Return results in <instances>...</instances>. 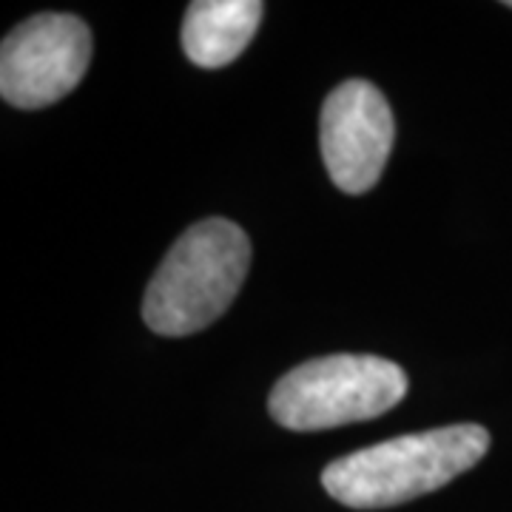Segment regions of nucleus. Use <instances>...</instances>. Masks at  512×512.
<instances>
[{
  "label": "nucleus",
  "mask_w": 512,
  "mask_h": 512,
  "mask_svg": "<svg viewBox=\"0 0 512 512\" xmlns=\"http://www.w3.org/2000/svg\"><path fill=\"white\" fill-rule=\"evenodd\" d=\"M487 450L490 433L478 424L436 427L336 458L325 467L322 484L345 507L384 510L450 484Z\"/></svg>",
  "instance_id": "1"
},
{
  "label": "nucleus",
  "mask_w": 512,
  "mask_h": 512,
  "mask_svg": "<svg viewBox=\"0 0 512 512\" xmlns=\"http://www.w3.org/2000/svg\"><path fill=\"white\" fill-rule=\"evenodd\" d=\"M251 265V242L234 222L188 228L151 276L143 319L160 336L200 333L231 308Z\"/></svg>",
  "instance_id": "2"
},
{
  "label": "nucleus",
  "mask_w": 512,
  "mask_h": 512,
  "mask_svg": "<svg viewBox=\"0 0 512 512\" xmlns=\"http://www.w3.org/2000/svg\"><path fill=\"white\" fill-rule=\"evenodd\" d=\"M407 376L382 356L336 353L293 367L271 390L268 410L276 424L313 433L382 416L402 402Z\"/></svg>",
  "instance_id": "3"
},
{
  "label": "nucleus",
  "mask_w": 512,
  "mask_h": 512,
  "mask_svg": "<svg viewBox=\"0 0 512 512\" xmlns=\"http://www.w3.org/2000/svg\"><path fill=\"white\" fill-rule=\"evenodd\" d=\"M92 60V32L74 15L46 12L23 20L0 46V94L18 109H43L83 80Z\"/></svg>",
  "instance_id": "4"
},
{
  "label": "nucleus",
  "mask_w": 512,
  "mask_h": 512,
  "mask_svg": "<svg viewBox=\"0 0 512 512\" xmlns=\"http://www.w3.org/2000/svg\"><path fill=\"white\" fill-rule=\"evenodd\" d=\"M393 137V111L373 83L345 80L328 94L319 123L322 160L345 194H365L379 183Z\"/></svg>",
  "instance_id": "5"
},
{
  "label": "nucleus",
  "mask_w": 512,
  "mask_h": 512,
  "mask_svg": "<svg viewBox=\"0 0 512 512\" xmlns=\"http://www.w3.org/2000/svg\"><path fill=\"white\" fill-rule=\"evenodd\" d=\"M265 15L259 0H197L183 20V49L200 69L234 63L256 35Z\"/></svg>",
  "instance_id": "6"
},
{
  "label": "nucleus",
  "mask_w": 512,
  "mask_h": 512,
  "mask_svg": "<svg viewBox=\"0 0 512 512\" xmlns=\"http://www.w3.org/2000/svg\"><path fill=\"white\" fill-rule=\"evenodd\" d=\"M507 6H510V9H512V0H507Z\"/></svg>",
  "instance_id": "7"
}]
</instances>
